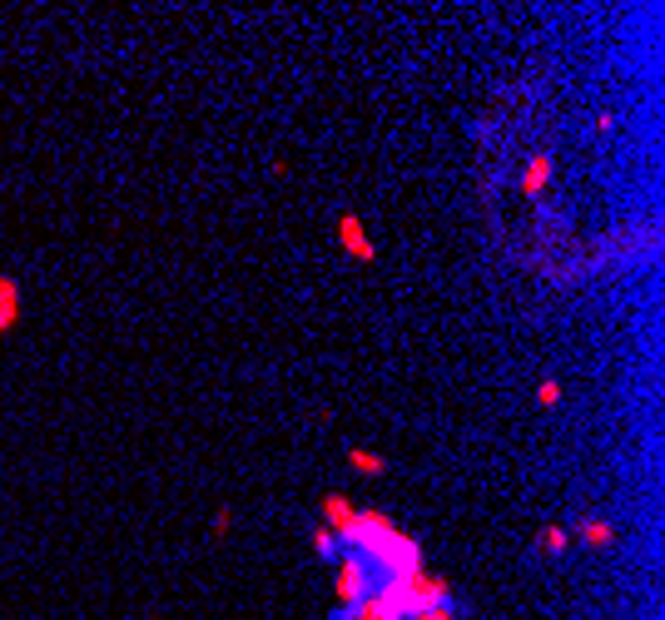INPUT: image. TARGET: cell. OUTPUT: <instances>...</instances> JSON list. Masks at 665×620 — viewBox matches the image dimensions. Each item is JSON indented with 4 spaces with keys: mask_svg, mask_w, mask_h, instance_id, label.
Masks as SVG:
<instances>
[{
    "mask_svg": "<svg viewBox=\"0 0 665 620\" xmlns=\"http://www.w3.org/2000/svg\"><path fill=\"white\" fill-rule=\"evenodd\" d=\"M402 620H457V606H432V611H417V616H402Z\"/></svg>",
    "mask_w": 665,
    "mask_h": 620,
    "instance_id": "cell-15",
    "label": "cell"
},
{
    "mask_svg": "<svg viewBox=\"0 0 665 620\" xmlns=\"http://www.w3.org/2000/svg\"><path fill=\"white\" fill-rule=\"evenodd\" d=\"M338 546L353 551L358 561H368V571L378 581H393V576H412L422 561V546L417 536H407L398 521L378 506H358V516L348 521V531H338Z\"/></svg>",
    "mask_w": 665,
    "mask_h": 620,
    "instance_id": "cell-1",
    "label": "cell"
},
{
    "mask_svg": "<svg viewBox=\"0 0 665 620\" xmlns=\"http://www.w3.org/2000/svg\"><path fill=\"white\" fill-rule=\"evenodd\" d=\"M358 516V501L343 492H323V501H318V526H328L333 536L338 531H348V521Z\"/></svg>",
    "mask_w": 665,
    "mask_h": 620,
    "instance_id": "cell-5",
    "label": "cell"
},
{
    "mask_svg": "<svg viewBox=\"0 0 665 620\" xmlns=\"http://www.w3.org/2000/svg\"><path fill=\"white\" fill-rule=\"evenodd\" d=\"M576 536H581L591 551H606V546H616V536H621V531H616L611 521H601V516H586V521L576 526Z\"/></svg>",
    "mask_w": 665,
    "mask_h": 620,
    "instance_id": "cell-9",
    "label": "cell"
},
{
    "mask_svg": "<svg viewBox=\"0 0 665 620\" xmlns=\"http://www.w3.org/2000/svg\"><path fill=\"white\" fill-rule=\"evenodd\" d=\"M398 616H417V611H432V606H452V581L432 566H417L412 576H393V581H378L373 586Z\"/></svg>",
    "mask_w": 665,
    "mask_h": 620,
    "instance_id": "cell-2",
    "label": "cell"
},
{
    "mask_svg": "<svg viewBox=\"0 0 665 620\" xmlns=\"http://www.w3.org/2000/svg\"><path fill=\"white\" fill-rule=\"evenodd\" d=\"M596 129H601V134H611V129H616V115H611V110H601V115H596Z\"/></svg>",
    "mask_w": 665,
    "mask_h": 620,
    "instance_id": "cell-16",
    "label": "cell"
},
{
    "mask_svg": "<svg viewBox=\"0 0 665 620\" xmlns=\"http://www.w3.org/2000/svg\"><path fill=\"white\" fill-rule=\"evenodd\" d=\"M308 546H313V556H323V561H338V551H343L338 536H333L328 526H313V531H308Z\"/></svg>",
    "mask_w": 665,
    "mask_h": 620,
    "instance_id": "cell-12",
    "label": "cell"
},
{
    "mask_svg": "<svg viewBox=\"0 0 665 620\" xmlns=\"http://www.w3.org/2000/svg\"><path fill=\"white\" fill-rule=\"evenodd\" d=\"M20 318H25V298H20V283L0 273V338H5V333H15V328H20Z\"/></svg>",
    "mask_w": 665,
    "mask_h": 620,
    "instance_id": "cell-7",
    "label": "cell"
},
{
    "mask_svg": "<svg viewBox=\"0 0 665 620\" xmlns=\"http://www.w3.org/2000/svg\"><path fill=\"white\" fill-rule=\"evenodd\" d=\"M373 586H378V576L368 571V561H358L353 551H338V561H333V601H338V611H353L363 596H373Z\"/></svg>",
    "mask_w": 665,
    "mask_h": 620,
    "instance_id": "cell-3",
    "label": "cell"
},
{
    "mask_svg": "<svg viewBox=\"0 0 665 620\" xmlns=\"http://www.w3.org/2000/svg\"><path fill=\"white\" fill-rule=\"evenodd\" d=\"M566 546H571V531H566V526L546 521V526L536 531V551H541V556H561Z\"/></svg>",
    "mask_w": 665,
    "mask_h": 620,
    "instance_id": "cell-10",
    "label": "cell"
},
{
    "mask_svg": "<svg viewBox=\"0 0 665 620\" xmlns=\"http://www.w3.org/2000/svg\"><path fill=\"white\" fill-rule=\"evenodd\" d=\"M149 620H164V616H149Z\"/></svg>",
    "mask_w": 665,
    "mask_h": 620,
    "instance_id": "cell-17",
    "label": "cell"
},
{
    "mask_svg": "<svg viewBox=\"0 0 665 620\" xmlns=\"http://www.w3.org/2000/svg\"><path fill=\"white\" fill-rule=\"evenodd\" d=\"M229 531H234V506L224 501V506H219V511L209 516V541H224Z\"/></svg>",
    "mask_w": 665,
    "mask_h": 620,
    "instance_id": "cell-13",
    "label": "cell"
},
{
    "mask_svg": "<svg viewBox=\"0 0 665 620\" xmlns=\"http://www.w3.org/2000/svg\"><path fill=\"white\" fill-rule=\"evenodd\" d=\"M566 397V387L556 382V377H546V382H536V407H556Z\"/></svg>",
    "mask_w": 665,
    "mask_h": 620,
    "instance_id": "cell-14",
    "label": "cell"
},
{
    "mask_svg": "<svg viewBox=\"0 0 665 620\" xmlns=\"http://www.w3.org/2000/svg\"><path fill=\"white\" fill-rule=\"evenodd\" d=\"M338 248H343L353 263H373V258H378V248H373V239H368L363 214H338Z\"/></svg>",
    "mask_w": 665,
    "mask_h": 620,
    "instance_id": "cell-4",
    "label": "cell"
},
{
    "mask_svg": "<svg viewBox=\"0 0 665 620\" xmlns=\"http://www.w3.org/2000/svg\"><path fill=\"white\" fill-rule=\"evenodd\" d=\"M551 174H556V159L541 149V154H532L527 159V169H522V179H517V189L527 194V199H536V194H546V184H551Z\"/></svg>",
    "mask_w": 665,
    "mask_h": 620,
    "instance_id": "cell-6",
    "label": "cell"
},
{
    "mask_svg": "<svg viewBox=\"0 0 665 620\" xmlns=\"http://www.w3.org/2000/svg\"><path fill=\"white\" fill-rule=\"evenodd\" d=\"M348 467H353L358 477H383V472H388V462H383L378 452H368V447H353V452H348Z\"/></svg>",
    "mask_w": 665,
    "mask_h": 620,
    "instance_id": "cell-11",
    "label": "cell"
},
{
    "mask_svg": "<svg viewBox=\"0 0 665 620\" xmlns=\"http://www.w3.org/2000/svg\"><path fill=\"white\" fill-rule=\"evenodd\" d=\"M333 620H402V616L388 606V601H383V596H378V591H373V596H363L353 611H338Z\"/></svg>",
    "mask_w": 665,
    "mask_h": 620,
    "instance_id": "cell-8",
    "label": "cell"
}]
</instances>
